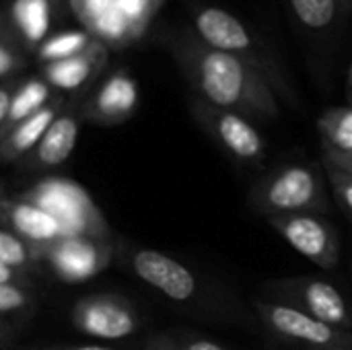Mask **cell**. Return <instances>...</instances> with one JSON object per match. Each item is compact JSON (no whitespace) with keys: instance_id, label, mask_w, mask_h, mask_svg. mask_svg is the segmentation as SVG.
I'll return each instance as SVG.
<instances>
[{"instance_id":"20","label":"cell","mask_w":352,"mask_h":350,"mask_svg":"<svg viewBox=\"0 0 352 350\" xmlns=\"http://www.w3.org/2000/svg\"><path fill=\"white\" fill-rule=\"evenodd\" d=\"M324 153H352V105L330 107L318 120Z\"/></svg>"},{"instance_id":"38","label":"cell","mask_w":352,"mask_h":350,"mask_svg":"<svg viewBox=\"0 0 352 350\" xmlns=\"http://www.w3.org/2000/svg\"><path fill=\"white\" fill-rule=\"evenodd\" d=\"M68 2H70V6L74 8V12H78V8H80L82 0H68Z\"/></svg>"},{"instance_id":"23","label":"cell","mask_w":352,"mask_h":350,"mask_svg":"<svg viewBox=\"0 0 352 350\" xmlns=\"http://www.w3.org/2000/svg\"><path fill=\"white\" fill-rule=\"evenodd\" d=\"M35 305H37V297L33 289L0 283V318L2 320L4 316H27L35 309Z\"/></svg>"},{"instance_id":"10","label":"cell","mask_w":352,"mask_h":350,"mask_svg":"<svg viewBox=\"0 0 352 350\" xmlns=\"http://www.w3.org/2000/svg\"><path fill=\"white\" fill-rule=\"evenodd\" d=\"M70 322L80 334L103 340H122L138 332L140 314L122 295L95 293L85 295L74 303Z\"/></svg>"},{"instance_id":"11","label":"cell","mask_w":352,"mask_h":350,"mask_svg":"<svg viewBox=\"0 0 352 350\" xmlns=\"http://www.w3.org/2000/svg\"><path fill=\"white\" fill-rule=\"evenodd\" d=\"M272 229L301 256L316 266L330 270L340 260L338 231L318 212L285 215L268 219Z\"/></svg>"},{"instance_id":"40","label":"cell","mask_w":352,"mask_h":350,"mask_svg":"<svg viewBox=\"0 0 352 350\" xmlns=\"http://www.w3.org/2000/svg\"><path fill=\"white\" fill-rule=\"evenodd\" d=\"M153 2H155V4H159V2H161V0H153Z\"/></svg>"},{"instance_id":"33","label":"cell","mask_w":352,"mask_h":350,"mask_svg":"<svg viewBox=\"0 0 352 350\" xmlns=\"http://www.w3.org/2000/svg\"><path fill=\"white\" fill-rule=\"evenodd\" d=\"M146 350H175V349H173L171 336H169V334H161V336L151 338V342H148Z\"/></svg>"},{"instance_id":"15","label":"cell","mask_w":352,"mask_h":350,"mask_svg":"<svg viewBox=\"0 0 352 350\" xmlns=\"http://www.w3.org/2000/svg\"><path fill=\"white\" fill-rule=\"evenodd\" d=\"M4 227L37 250L66 237L64 229L50 212L29 200H23L21 196H8L4 204Z\"/></svg>"},{"instance_id":"34","label":"cell","mask_w":352,"mask_h":350,"mask_svg":"<svg viewBox=\"0 0 352 350\" xmlns=\"http://www.w3.org/2000/svg\"><path fill=\"white\" fill-rule=\"evenodd\" d=\"M0 41H12V43H16L14 37H12L10 25H8L6 17L2 14V10H0ZM16 45H19V43H16Z\"/></svg>"},{"instance_id":"27","label":"cell","mask_w":352,"mask_h":350,"mask_svg":"<svg viewBox=\"0 0 352 350\" xmlns=\"http://www.w3.org/2000/svg\"><path fill=\"white\" fill-rule=\"evenodd\" d=\"M171 336V334H169ZM173 349L175 350H227L221 347L214 340L202 338V336H194V334H179V336H171Z\"/></svg>"},{"instance_id":"26","label":"cell","mask_w":352,"mask_h":350,"mask_svg":"<svg viewBox=\"0 0 352 350\" xmlns=\"http://www.w3.org/2000/svg\"><path fill=\"white\" fill-rule=\"evenodd\" d=\"M25 66L27 60L21 47L12 41H0V80L14 78V74L21 72Z\"/></svg>"},{"instance_id":"4","label":"cell","mask_w":352,"mask_h":350,"mask_svg":"<svg viewBox=\"0 0 352 350\" xmlns=\"http://www.w3.org/2000/svg\"><path fill=\"white\" fill-rule=\"evenodd\" d=\"M50 212L66 237H91L111 241V229L91 194L66 177H45L19 194Z\"/></svg>"},{"instance_id":"12","label":"cell","mask_w":352,"mask_h":350,"mask_svg":"<svg viewBox=\"0 0 352 350\" xmlns=\"http://www.w3.org/2000/svg\"><path fill=\"white\" fill-rule=\"evenodd\" d=\"M140 101L138 83L128 68H116L105 74L80 105L82 120L97 126H120L128 122Z\"/></svg>"},{"instance_id":"14","label":"cell","mask_w":352,"mask_h":350,"mask_svg":"<svg viewBox=\"0 0 352 350\" xmlns=\"http://www.w3.org/2000/svg\"><path fill=\"white\" fill-rule=\"evenodd\" d=\"M107 62H109V47L103 41L93 39L85 52L60 62L43 64L39 76L60 95L78 93L89 85H93L103 74Z\"/></svg>"},{"instance_id":"2","label":"cell","mask_w":352,"mask_h":350,"mask_svg":"<svg viewBox=\"0 0 352 350\" xmlns=\"http://www.w3.org/2000/svg\"><path fill=\"white\" fill-rule=\"evenodd\" d=\"M204 43L227 52L252 68H256L274 89V93L295 103V91L287 78L278 56L248 23L227 8L214 4H198L192 8V27Z\"/></svg>"},{"instance_id":"6","label":"cell","mask_w":352,"mask_h":350,"mask_svg":"<svg viewBox=\"0 0 352 350\" xmlns=\"http://www.w3.org/2000/svg\"><path fill=\"white\" fill-rule=\"evenodd\" d=\"M194 122L235 161L260 165L266 157V142L254 122L237 111L210 105L198 97L190 101Z\"/></svg>"},{"instance_id":"17","label":"cell","mask_w":352,"mask_h":350,"mask_svg":"<svg viewBox=\"0 0 352 350\" xmlns=\"http://www.w3.org/2000/svg\"><path fill=\"white\" fill-rule=\"evenodd\" d=\"M58 0H14L10 6V31L19 45L37 50L54 27Z\"/></svg>"},{"instance_id":"39","label":"cell","mask_w":352,"mask_h":350,"mask_svg":"<svg viewBox=\"0 0 352 350\" xmlns=\"http://www.w3.org/2000/svg\"><path fill=\"white\" fill-rule=\"evenodd\" d=\"M340 2H342V6L346 8V12L351 14V12H352V0H340Z\"/></svg>"},{"instance_id":"21","label":"cell","mask_w":352,"mask_h":350,"mask_svg":"<svg viewBox=\"0 0 352 350\" xmlns=\"http://www.w3.org/2000/svg\"><path fill=\"white\" fill-rule=\"evenodd\" d=\"M95 37L89 31H80V29H70V31H60L50 35L37 50V58L41 64H50V62H60L66 58H72L80 52H85L91 41Z\"/></svg>"},{"instance_id":"1","label":"cell","mask_w":352,"mask_h":350,"mask_svg":"<svg viewBox=\"0 0 352 350\" xmlns=\"http://www.w3.org/2000/svg\"><path fill=\"white\" fill-rule=\"evenodd\" d=\"M169 47L198 99L237 111L250 120L280 118L278 95L270 83L243 60L210 47L190 27L175 33Z\"/></svg>"},{"instance_id":"8","label":"cell","mask_w":352,"mask_h":350,"mask_svg":"<svg viewBox=\"0 0 352 350\" xmlns=\"http://www.w3.org/2000/svg\"><path fill=\"white\" fill-rule=\"evenodd\" d=\"M113 239L62 237L39 250L41 266L50 268L66 285H78L101 274L113 260Z\"/></svg>"},{"instance_id":"37","label":"cell","mask_w":352,"mask_h":350,"mask_svg":"<svg viewBox=\"0 0 352 350\" xmlns=\"http://www.w3.org/2000/svg\"><path fill=\"white\" fill-rule=\"evenodd\" d=\"M346 87H349V97L352 99V64L349 68V78H346Z\"/></svg>"},{"instance_id":"3","label":"cell","mask_w":352,"mask_h":350,"mask_svg":"<svg viewBox=\"0 0 352 350\" xmlns=\"http://www.w3.org/2000/svg\"><path fill=\"white\" fill-rule=\"evenodd\" d=\"M324 165L291 163L264 173L250 190V206L266 217H285L301 212L326 215L330 198L326 190Z\"/></svg>"},{"instance_id":"18","label":"cell","mask_w":352,"mask_h":350,"mask_svg":"<svg viewBox=\"0 0 352 350\" xmlns=\"http://www.w3.org/2000/svg\"><path fill=\"white\" fill-rule=\"evenodd\" d=\"M293 21L314 39H336L349 17L340 0H287Z\"/></svg>"},{"instance_id":"19","label":"cell","mask_w":352,"mask_h":350,"mask_svg":"<svg viewBox=\"0 0 352 350\" xmlns=\"http://www.w3.org/2000/svg\"><path fill=\"white\" fill-rule=\"evenodd\" d=\"M58 93L41 78V76H31L25 80H19L14 95L10 99V107H8V116L6 122L0 130V134H4L6 130H10L12 126H16L19 122L31 118L33 113H37L41 107H45Z\"/></svg>"},{"instance_id":"28","label":"cell","mask_w":352,"mask_h":350,"mask_svg":"<svg viewBox=\"0 0 352 350\" xmlns=\"http://www.w3.org/2000/svg\"><path fill=\"white\" fill-rule=\"evenodd\" d=\"M116 0H82L80 8H78V19L82 21L85 27H89L95 19H99L105 10H109L113 6Z\"/></svg>"},{"instance_id":"16","label":"cell","mask_w":352,"mask_h":350,"mask_svg":"<svg viewBox=\"0 0 352 350\" xmlns=\"http://www.w3.org/2000/svg\"><path fill=\"white\" fill-rule=\"evenodd\" d=\"M66 97L56 95L45 107L0 134V163H21L43 138L52 122L66 107Z\"/></svg>"},{"instance_id":"29","label":"cell","mask_w":352,"mask_h":350,"mask_svg":"<svg viewBox=\"0 0 352 350\" xmlns=\"http://www.w3.org/2000/svg\"><path fill=\"white\" fill-rule=\"evenodd\" d=\"M0 283L2 285H16V287H25V289H33V281L31 274L16 270L4 262H0Z\"/></svg>"},{"instance_id":"5","label":"cell","mask_w":352,"mask_h":350,"mask_svg":"<svg viewBox=\"0 0 352 350\" xmlns=\"http://www.w3.org/2000/svg\"><path fill=\"white\" fill-rule=\"evenodd\" d=\"M254 309L264 328L283 342L303 350H352V330L326 324L276 299H256Z\"/></svg>"},{"instance_id":"35","label":"cell","mask_w":352,"mask_h":350,"mask_svg":"<svg viewBox=\"0 0 352 350\" xmlns=\"http://www.w3.org/2000/svg\"><path fill=\"white\" fill-rule=\"evenodd\" d=\"M12 334H14L12 326H10L6 320H2V318H0V344L8 342V340L12 338Z\"/></svg>"},{"instance_id":"24","label":"cell","mask_w":352,"mask_h":350,"mask_svg":"<svg viewBox=\"0 0 352 350\" xmlns=\"http://www.w3.org/2000/svg\"><path fill=\"white\" fill-rule=\"evenodd\" d=\"M116 6L124 14V19L128 21L134 39L144 31V27L148 25L151 14L157 8V4L153 0H116Z\"/></svg>"},{"instance_id":"30","label":"cell","mask_w":352,"mask_h":350,"mask_svg":"<svg viewBox=\"0 0 352 350\" xmlns=\"http://www.w3.org/2000/svg\"><path fill=\"white\" fill-rule=\"evenodd\" d=\"M19 85V78H8V80H0V130L6 122L8 116V107H10V99L14 95V89Z\"/></svg>"},{"instance_id":"31","label":"cell","mask_w":352,"mask_h":350,"mask_svg":"<svg viewBox=\"0 0 352 350\" xmlns=\"http://www.w3.org/2000/svg\"><path fill=\"white\" fill-rule=\"evenodd\" d=\"M324 165H330V167H336L340 171L352 173V153H344V155L324 153Z\"/></svg>"},{"instance_id":"32","label":"cell","mask_w":352,"mask_h":350,"mask_svg":"<svg viewBox=\"0 0 352 350\" xmlns=\"http://www.w3.org/2000/svg\"><path fill=\"white\" fill-rule=\"evenodd\" d=\"M19 350H118L103 344H58V347H25Z\"/></svg>"},{"instance_id":"22","label":"cell","mask_w":352,"mask_h":350,"mask_svg":"<svg viewBox=\"0 0 352 350\" xmlns=\"http://www.w3.org/2000/svg\"><path fill=\"white\" fill-rule=\"evenodd\" d=\"M0 262L31 274L41 266L39 250L27 243L8 227H0Z\"/></svg>"},{"instance_id":"25","label":"cell","mask_w":352,"mask_h":350,"mask_svg":"<svg viewBox=\"0 0 352 350\" xmlns=\"http://www.w3.org/2000/svg\"><path fill=\"white\" fill-rule=\"evenodd\" d=\"M324 171H326V177L336 194V200L338 204L344 208V212L352 219V173L349 171H340L336 167H330V165H324Z\"/></svg>"},{"instance_id":"7","label":"cell","mask_w":352,"mask_h":350,"mask_svg":"<svg viewBox=\"0 0 352 350\" xmlns=\"http://www.w3.org/2000/svg\"><path fill=\"white\" fill-rule=\"evenodd\" d=\"M266 289L287 305H293L326 324L352 330V309L344 295L320 276H291L272 281Z\"/></svg>"},{"instance_id":"36","label":"cell","mask_w":352,"mask_h":350,"mask_svg":"<svg viewBox=\"0 0 352 350\" xmlns=\"http://www.w3.org/2000/svg\"><path fill=\"white\" fill-rule=\"evenodd\" d=\"M6 200H8V196L0 188V227H4V204H6Z\"/></svg>"},{"instance_id":"13","label":"cell","mask_w":352,"mask_h":350,"mask_svg":"<svg viewBox=\"0 0 352 350\" xmlns=\"http://www.w3.org/2000/svg\"><path fill=\"white\" fill-rule=\"evenodd\" d=\"M80 124H82L80 107L74 103H66V107L52 122L39 144L19 163L23 171L41 173L64 165L70 159L72 151L76 149Z\"/></svg>"},{"instance_id":"9","label":"cell","mask_w":352,"mask_h":350,"mask_svg":"<svg viewBox=\"0 0 352 350\" xmlns=\"http://www.w3.org/2000/svg\"><path fill=\"white\" fill-rule=\"evenodd\" d=\"M124 264L136 278L173 303H190L198 297L200 283L194 272L175 258L151 248H122Z\"/></svg>"}]
</instances>
